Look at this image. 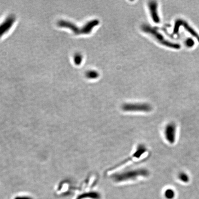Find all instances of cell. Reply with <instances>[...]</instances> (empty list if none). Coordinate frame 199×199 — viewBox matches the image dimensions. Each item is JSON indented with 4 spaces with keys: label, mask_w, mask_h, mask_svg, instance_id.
Listing matches in <instances>:
<instances>
[{
    "label": "cell",
    "mask_w": 199,
    "mask_h": 199,
    "mask_svg": "<svg viewBox=\"0 0 199 199\" xmlns=\"http://www.w3.org/2000/svg\"><path fill=\"white\" fill-rule=\"evenodd\" d=\"M142 29L145 32L147 33L152 36L156 40L158 41L159 43L164 46H167L169 48L174 49H179L180 45L179 44L171 42L164 38L163 36L158 32L154 28L149 26V25H144L142 26Z\"/></svg>",
    "instance_id": "1"
},
{
    "label": "cell",
    "mask_w": 199,
    "mask_h": 199,
    "mask_svg": "<svg viewBox=\"0 0 199 199\" xmlns=\"http://www.w3.org/2000/svg\"><path fill=\"white\" fill-rule=\"evenodd\" d=\"M60 24L61 26L69 28L76 34H88L92 32L95 27L99 25V21L97 20H91L87 23L82 28L77 27L74 24L66 21H62L60 22Z\"/></svg>",
    "instance_id": "2"
},
{
    "label": "cell",
    "mask_w": 199,
    "mask_h": 199,
    "mask_svg": "<svg viewBox=\"0 0 199 199\" xmlns=\"http://www.w3.org/2000/svg\"><path fill=\"white\" fill-rule=\"evenodd\" d=\"M149 174V172L145 169L130 170L115 174L113 176L115 181L122 182L127 180L134 179L138 177H147Z\"/></svg>",
    "instance_id": "3"
},
{
    "label": "cell",
    "mask_w": 199,
    "mask_h": 199,
    "mask_svg": "<svg viewBox=\"0 0 199 199\" xmlns=\"http://www.w3.org/2000/svg\"><path fill=\"white\" fill-rule=\"evenodd\" d=\"M122 109L126 112L148 113L151 111L152 108L147 103H128L123 105Z\"/></svg>",
    "instance_id": "4"
},
{
    "label": "cell",
    "mask_w": 199,
    "mask_h": 199,
    "mask_svg": "<svg viewBox=\"0 0 199 199\" xmlns=\"http://www.w3.org/2000/svg\"><path fill=\"white\" fill-rule=\"evenodd\" d=\"M177 127L175 124L170 123L165 127L164 134L165 138L170 144L174 143L176 139Z\"/></svg>",
    "instance_id": "5"
},
{
    "label": "cell",
    "mask_w": 199,
    "mask_h": 199,
    "mask_svg": "<svg viewBox=\"0 0 199 199\" xmlns=\"http://www.w3.org/2000/svg\"><path fill=\"white\" fill-rule=\"evenodd\" d=\"M148 7L152 20L155 23H159L160 18L158 12V4L156 2L151 1L148 3Z\"/></svg>",
    "instance_id": "6"
},
{
    "label": "cell",
    "mask_w": 199,
    "mask_h": 199,
    "mask_svg": "<svg viewBox=\"0 0 199 199\" xmlns=\"http://www.w3.org/2000/svg\"><path fill=\"white\" fill-rule=\"evenodd\" d=\"M182 26H183L185 29L187 30L188 32L192 35L194 37L197 38V40L199 42V35L185 21H183L182 22Z\"/></svg>",
    "instance_id": "7"
},
{
    "label": "cell",
    "mask_w": 199,
    "mask_h": 199,
    "mask_svg": "<svg viewBox=\"0 0 199 199\" xmlns=\"http://www.w3.org/2000/svg\"><path fill=\"white\" fill-rule=\"evenodd\" d=\"M178 178L181 181L184 183H187L189 181V175L184 172H181L178 176Z\"/></svg>",
    "instance_id": "8"
},
{
    "label": "cell",
    "mask_w": 199,
    "mask_h": 199,
    "mask_svg": "<svg viewBox=\"0 0 199 199\" xmlns=\"http://www.w3.org/2000/svg\"><path fill=\"white\" fill-rule=\"evenodd\" d=\"M86 76L88 79H95L99 77V74L96 70H91L86 72Z\"/></svg>",
    "instance_id": "9"
},
{
    "label": "cell",
    "mask_w": 199,
    "mask_h": 199,
    "mask_svg": "<svg viewBox=\"0 0 199 199\" xmlns=\"http://www.w3.org/2000/svg\"><path fill=\"white\" fill-rule=\"evenodd\" d=\"M175 193L174 191L172 189H168L165 192V196L167 199H172L174 198Z\"/></svg>",
    "instance_id": "10"
},
{
    "label": "cell",
    "mask_w": 199,
    "mask_h": 199,
    "mask_svg": "<svg viewBox=\"0 0 199 199\" xmlns=\"http://www.w3.org/2000/svg\"><path fill=\"white\" fill-rule=\"evenodd\" d=\"M145 151V148L144 146L143 145H140L138 147L137 151L135 153V155H136V157H139V156H141L142 153H144Z\"/></svg>",
    "instance_id": "11"
},
{
    "label": "cell",
    "mask_w": 199,
    "mask_h": 199,
    "mask_svg": "<svg viewBox=\"0 0 199 199\" xmlns=\"http://www.w3.org/2000/svg\"><path fill=\"white\" fill-rule=\"evenodd\" d=\"M183 20H177L175 25L174 29V33H176L179 30L180 27L182 25Z\"/></svg>",
    "instance_id": "12"
},
{
    "label": "cell",
    "mask_w": 199,
    "mask_h": 199,
    "mask_svg": "<svg viewBox=\"0 0 199 199\" xmlns=\"http://www.w3.org/2000/svg\"><path fill=\"white\" fill-rule=\"evenodd\" d=\"M74 61H75V64L77 65H80L82 62V56L80 54H77L75 55V57H74Z\"/></svg>",
    "instance_id": "13"
},
{
    "label": "cell",
    "mask_w": 199,
    "mask_h": 199,
    "mask_svg": "<svg viewBox=\"0 0 199 199\" xmlns=\"http://www.w3.org/2000/svg\"><path fill=\"white\" fill-rule=\"evenodd\" d=\"M194 41H193V40H191V39H190V40L187 41V44L188 46H192L193 45H194Z\"/></svg>",
    "instance_id": "14"
}]
</instances>
